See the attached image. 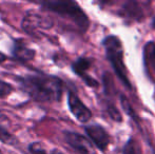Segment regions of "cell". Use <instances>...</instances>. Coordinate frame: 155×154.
Segmentation results:
<instances>
[{
  "mask_svg": "<svg viewBox=\"0 0 155 154\" xmlns=\"http://www.w3.org/2000/svg\"><path fill=\"white\" fill-rule=\"evenodd\" d=\"M120 103H121V106H123L124 112H126L128 115H130L131 117H133L134 119H136V115H135V112L133 111L132 107H131L130 103L129 100L127 99V97L124 95H120Z\"/></svg>",
  "mask_w": 155,
  "mask_h": 154,
  "instance_id": "17",
  "label": "cell"
},
{
  "mask_svg": "<svg viewBox=\"0 0 155 154\" xmlns=\"http://www.w3.org/2000/svg\"><path fill=\"white\" fill-rule=\"evenodd\" d=\"M143 62L147 69L155 73V43L150 41L143 49Z\"/></svg>",
  "mask_w": 155,
  "mask_h": 154,
  "instance_id": "11",
  "label": "cell"
},
{
  "mask_svg": "<svg viewBox=\"0 0 155 154\" xmlns=\"http://www.w3.org/2000/svg\"><path fill=\"white\" fill-rule=\"evenodd\" d=\"M11 53H12V57L15 60H18L21 62L32 61L36 56V51L30 48L28 43L21 38L14 40Z\"/></svg>",
  "mask_w": 155,
  "mask_h": 154,
  "instance_id": "9",
  "label": "cell"
},
{
  "mask_svg": "<svg viewBox=\"0 0 155 154\" xmlns=\"http://www.w3.org/2000/svg\"><path fill=\"white\" fill-rule=\"evenodd\" d=\"M87 138L93 143L100 151L104 152L110 144V135L104 127L100 125H88L84 127Z\"/></svg>",
  "mask_w": 155,
  "mask_h": 154,
  "instance_id": "7",
  "label": "cell"
},
{
  "mask_svg": "<svg viewBox=\"0 0 155 154\" xmlns=\"http://www.w3.org/2000/svg\"><path fill=\"white\" fill-rule=\"evenodd\" d=\"M13 91H14V87L12 84L0 79V98H5L10 96Z\"/></svg>",
  "mask_w": 155,
  "mask_h": 154,
  "instance_id": "15",
  "label": "cell"
},
{
  "mask_svg": "<svg viewBox=\"0 0 155 154\" xmlns=\"http://www.w3.org/2000/svg\"><path fill=\"white\" fill-rule=\"evenodd\" d=\"M27 154H49L42 144L39 142H34L28 146V152Z\"/></svg>",
  "mask_w": 155,
  "mask_h": 154,
  "instance_id": "14",
  "label": "cell"
},
{
  "mask_svg": "<svg viewBox=\"0 0 155 154\" xmlns=\"http://www.w3.org/2000/svg\"><path fill=\"white\" fill-rule=\"evenodd\" d=\"M91 64H92V61H91L90 58L79 57L72 64V70L78 77H80L84 80V82L87 86L91 87V88H97L98 81L88 74V71L91 68Z\"/></svg>",
  "mask_w": 155,
  "mask_h": 154,
  "instance_id": "8",
  "label": "cell"
},
{
  "mask_svg": "<svg viewBox=\"0 0 155 154\" xmlns=\"http://www.w3.org/2000/svg\"><path fill=\"white\" fill-rule=\"evenodd\" d=\"M0 154H2V151L1 150H0Z\"/></svg>",
  "mask_w": 155,
  "mask_h": 154,
  "instance_id": "21",
  "label": "cell"
},
{
  "mask_svg": "<svg viewBox=\"0 0 155 154\" xmlns=\"http://www.w3.org/2000/svg\"><path fill=\"white\" fill-rule=\"evenodd\" d=\"M152 27H153V29H155V18L153 19V21H152Z\"/></svg>",
  "mask_w": 155,
  "mask_h": 154,
  "instance_id": "20",
  "label": "cell"
},
{
  "mask_svg": "<svg viewBox=\"0 0 155 154\" xmlns=\"http://www.w3.org/2000/svg\"><path fill=\"white\" fill-rule=\"evenodd\" d=\"M34 3L39 4L42 10L70 20L82 33L88 31L90 20L77 2L72 0H49V1H36Z\"/></svg>",
  "mask_w": 155,
  "mask_h": 154,
  "instance_id": "2",
  "label": "cell"
},
{
  "mask_svg": "<svg viewBox=\"0 0 155 154\" xmlns=\"http://www.w3.org/2000/svg\"><path fill=\"white\" fill-rule=\"evenodd\" d=\"M68 106H69L70 112L75 117L78 121L86 123L92 118V112L91 110L81 101L76 93L69 91L68 93Z\"/></svg>",
  "mask_w": 155,
  "mask_h": 154,
  "instance_id": "6",
  "label": "cell"
},
{
  "mask_svg": "<svg viewBox=\"0 0 155 154\" xmlns=\"http://www.w3.org/2000/svg\"><path fill=\"white\" fill-rule=\"evenodd\" d=\"M50 154H63V152H61L60 150H58V149H53Z\"/></svg>",
  "mask_w": 155,
  "mask_h": 154,
  "instance_id": "19",
  "label": "cell"
},
{
  "mask_svg": "<svg viewBox=\"0 0 155 154\" xmlns=\"http://www.w3.org/2000/svg\"><path fill=\"white\" fill-rule=\"evenodd\" d=\"M0 142L5 145H15L18 140L8 130H5L3 127H0Z\"/></svg>",
  "mask_w": 155,
  "mask_h": 154,
  "instance_id": "13",
  "label": "cell"
},
{
  "mask_svg": "<svg viewBox=\"0 0 155 154\" xmlns=\"http://www.w3.org/2000/svg\"><path fill=\"white\" fill-rule=\"evenodd\" d=\"M53 27V20L50 17L43 16L42 14L28 11L21 21V29L27 34L34 37L40 35L41 31H45Z\"/></svg>",
  "mask_w": 155,
  "mask_h": 154,
  "instance_id": "4",
  "label": "cell"
},
{
  "mask_svg": "<svg viewBox=\"0 0 155 154\" xmlns=\"http://www.w3.org/2000/svg\"><path fill=\"white\" fill-rule=\"evenodd\" d=\"M102 45L106 50L107 58L112 64V68L116 76L129 90H131L132 86H131V82L128 78L126 64L124 62V49L121 41L116 36L110 35L107 36L102 40Z\"/></svg>",
  "mask_w": 155,
  "mask_h": 154,
  "instance_id": "3",
  "label": "cell"
},
{
  "mask_svg": "<svg viewBox=\"0 0 155 154\" xmlns=\"http://www.w3.org/2000/svg\"><path fill=\"white\" fill-rule=\"evenodd\" d=\"M124 15L134 21H140L143 18V13L139 4L135 1H128L123 6Z\"/></svg>",
  "mask_w": 155,
  "mask_h": 154,
  "instance_id": "10",
  "label": "cell"
},
{
  "mask_svg": "<svg viewBox=\"0 0 155 154\" xmlns=\"http://www.w3.org/2000/svg\"><path fill=\"white\" fill-rule=\"evenodd\" d=\"M124 154H141L140 153V147H139L138 143L134 139V138H130L126 145L124 146L123 149Z\"/></svg>",
  "mask_w": 155,
  "mask_h": 154,
  "instance_id": "12",
  "label": "cell"
},
{
  "mask_svg": "<svg viewBox=\"0 0 155 154\" xmlns=\"http://www.w3.org/2000/svg\"><path fill=\"white\" fill-rule=\"evenodd\" d=\"M21 89L37 103H58L61 100L64 84L59 77L47 74H33L18 77Z\"/></svg>",
  "mask_w": 155,
  "mask_h": 154,
  "instance_id": "1",
  "label": "cell"
},
{
  "mask_svg": "<svg viewBox=\"0 0 155 154\" xmlns=\"http://www.w3.org/2000/svg\"><path fill=\"white\" fill-rule=\"evenodd\" d=\"M65 143L78 154H96L93 145L86 136L73 131L63 132Z\"/></svg>",
  "mask_w": 155,
  "mask_h": 154,
  "instance_id": "5",
  "label": "cell"
},
{
  "mask_svg": "<svg viewBox=\"0 0 155 154\" xmlns=\"http://www.w3.org/2000/svg\"><path fill=\"white\" fill-rule=\"evenodd\" d=\"M107 112H108V114L110 115V117L113 119V120L118 121V123H120V121L123 120V117H121L120 112L117 110V108L115 107V106L109 103V105L107 106Z\"/></svg>",
  "mask_w": 155,
  "mask_h": 154,
  "instance_id": "16",
  "label": "cell"
},
{
  "mask_svg": "<svg viewBox=\"0 0 155 154\" xmlns=\"http://www.w3.org/2000/svg\"><path fill=\"white\" fill-rule=\"evenodd\" d=\"M6 60H8V56H6L5 54H3L1 51H0V64H3V62H5Z\"/></svg>",
  "mask_w": 155,
  "mask_h": 154,
  "instance_id": "18",
  "label": "cell"
}]
</instances>
